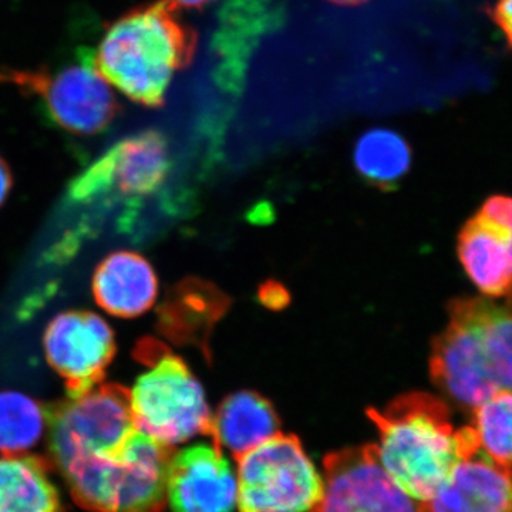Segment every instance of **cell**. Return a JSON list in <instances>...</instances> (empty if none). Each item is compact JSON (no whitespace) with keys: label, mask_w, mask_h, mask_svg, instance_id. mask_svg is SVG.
Here are the masks:
<instances>
[{"label":"cell","mask_w":512,"mask_h":512,"mask_svg":"<svg viewBox=\"0 0 512 512\" xmlns=\"http://www.w3.org/2000/svg\"><path fill=\"white\" fill-rule=\"evenodd\" d=\"M448 315L431 352L437 387L471 410L495 394L512 392V298L456 299Z\"/></svg>","instance_id":"cell-1"},{"label":"cell","mask_w":512,"mask_h":512,"mask_svg":"<svg viewBox=\"0 0 512 512\" xmlns=\"http://www.w3.org/2000/svg\"><path fill=\"white\" fill-rule=\"evenodd\" d=\"M367 414L379 430L376 447L384 470L421 503L436 493L461 458L478 451L473 429L457 430L447 404L431 394H406Z\"/></svg>","instance_id":"cell-2"},{"label":"cell","mask_w":512,"mask_h":512,"mask_svg":"<svg viewBox=\"0 0 512 512\" xmlns=\"http://www.w3.org/2000/svg\"><path fill=\"white\" fill-rule=\"evenodd\" d=\"M197 35L167 0L130 10L107 30L94 63L134 103L163 106L174 74L190 66Z\"/></svg>","instance_id":"cell-3"},{"label":"cell","mask_w":512,"mask_h":512,"mask_svg":"<svg viewBox=\"0 0 512 512\" xmlns=\"http://www.w3.org/2000/svg\"><path fill=\"white\" fill-rule=\"evenodd\" d=\"M173 456L136 430L116 453L79 461L62 474L77 503L92 512H161Z\"/></svg>","instance_id":"cell-4"},{"label":"cell","mask_w":512,"mask_h":512,"mask_svg":"<svg viewBox=\"0 0 512 512\" xmlns=\"http://www.w3.org/2000/svg\"><path fill=\"white\" fill-rule=\"evenodd\" d=\"M136 357L147 366L128 390L138 433L170 448L200 434L210 436V407L200 382L183 359L154 339L141 340Z\"/></svg>","instance_id":"cell-5"},{"label":"cell","mask_w":512,"mask_h":512,"mask_svg":"<svg viewBox=\"0 0 512 512\" xmlns=\"http://www.w3.org/2000/svg\"><path fill=\"white\" fill-rule=\"evenodd\" d=\"M52 460L60 473L74 463L116 453L136 431L130 393L119 384H97L47 410Z\"/></svg>","instance_id":"cell-6"},{"label":"cell","mask_w":512,"mask_h":512,"mask_svg":"<svg viewBox=\"0 0 512 512\" xmlns=\"http://www.w3.org/2000/svg\"><path fill=\"white\" fill-rule=\"evenodd\" d=\"M239 512H311L323 494V478L301 441L276 434L238 458Z\"/></svg>","instance_id":"cell-7"},{"label":"cell","mask_w":512,"mask_h":512,"mask_svg":"<svg viewBox=\"0 0 512 512\" xmlns=\"http://www.w3.org/2000/svg\"><path fill=\"white\" fill-rule=\"evenodd\" d=\"M13 83L39 97L49 120L76 136L101 133L120 111L94 63V50H80L73 63L57 72H13Z\"/></svg>","instance_id":"cell-8"},{"label":"cell","mask_w":512,"mask_h":512,"mask_svg":"<svg viewBox=\"0 0 512 512\" xmlns=\"http://www.w3.org/2000/svg\"><path fill=\"white\" fill-rule=\"evenodd\" d=\"M170 173L163 134L148 130L121 140L72 181L67 198L77 207L134 204L156 194Z\"/></svg>","instance_id":"cell-9"},{"label":"cell","mask_w":512,"mask_h":512,"mask_svg":"<svg viewBox=\"0 0 512 512\" xmlns=\"http://www.w3.org/2000/svg\"><path fill=\"white\" fill-rule=\"evenodd\" d=\"M323 467L322 498L311 512H426L386 473L375 444L329 454Z\"/></svg>","instance_id":"cell-10"},{"label":"cell","mask_w":512,"mask_h":512,"mask_svg":"<svg viewBox=\"0 0 512 512\" xmlns=\"http://www.w3.org/2000/svg\"><path fill=\"white\" fill-rule=\"evenodd\" d=\"M43 343L47 362L66 383L69 396L100 384L116 356L113 330L93 312L60 313L47 325Z\"/></svg>","instance_id":"cell-11"},{"label":"cell","mask_w":512,"mask_h":512,"mask_svg":"<svg viewBox=\"0 0 512 512\" xmlns=\"http://www.w3.org/2000/svg\"><path fill=\"white\" fill-rule=\"evenodd\" d=\"M237 494V477L221 448L192 446L174 454L167 483L174 512H232Z\"/></svg>","instance_id":"cell-12"},{"label":"cell","mask_w":512,"mask_h":512,"mask_svg":"<svg viewBox=\"0 0 512 512\" xmlns=\"http://www.w3.org/2000/svg\"><path fill=\"white\" fill-rule=\"evenodd\" d=\"M423 504L426 512H512V467L477 451L461 458Z\"/></svg>","instance_id":"cell-13"},{"label":"cell","mask_w":512,"mask_h":512,"mask_svg":"<svg viewBox=\"0 0 512 512\" xmlns=\"http://www.w3.org/2000/svg\"><path fill=\"white\" fill-rule=\"evenodd\" d=\"M93 295L100 308L117 318H137L154 305L158 281L153 266L131 251L110 254L97 266Z\"/></svg>","instance_id":"cell-14"},{"label":"cell","mask_w":512,"mask_h":512,"mask_svg":"<svg viewBox=\"0 0 512 512\" xmlns=\"http://www.w3.org/2000/svg\"><path fill=\"white\" fill-rule=\"evenodd\" d=\"M457 251L468 278L483 296L512 298V252L503 229L477 212L461 229Z\"/></svg>","instance_id":"cell-15"},{"label":"cell","mask_w":512,"mask_h":512,"mask_svg":"<svg viewBox=\"0 0 512 512\" xmlns=\"http://www.w3.org/2000/svg\"><path fill=\"white\" fill-rule=\"evenodd\" d=\"M279 434V419L274 407L254 392L231 394L212 416V444L228 450L235 460L252 448Z\"/></svg>","instance_id":"cell-16"},{"label":"cell","mask_w":512,"mask_h":512,"mask_svg":"<svg viewBox=\"0 0 512 512\" xmlns=\"http://www.w3.org/2000/svg\"><path fill=\"white\" fill-rule=\"evenodd\" d=\"M0 512H63L45 461L30 454L0 456Z\"/></svg>","instance_id":"cell-17"},{"label":"cell","mask_w":512,"mask_h":512,"mask_svg":"<svg viewBox=\"0 0 512 512\" xmlns=\"http://www.w3.org/2000/svg\"><path fill=\"white\" fill-rule=\"evenodd\" d=\"M412 164V150L396 131L373 128L357 141L355 165L367 181L390 187L402 180Z\"/></svg>","instance_id":"cell-18"},{"label":"cell","mask_w":512,"mask_h":512,"mask_svg":"<svg viewBox=\"0 0 512 512\" xmlns=\"http://www.w3.org/2000/svg\"><path fill=\"white\" fill-rule=\"evenodd\" d=\"M47 410L28 394L0 392V456L29 454L47 433Z\"/></svg>","instance_id":"cell-19"},{"label":"cell","mask_w":512,"mask_h":512,"mask_svg":"<svg viewBox=\"0 0 512 512\" xmlns=\"http://www.w3.org/2000/svg\"><path fill=\"white\" fill-rule=\"evenodd\" d=\"M470 427L483 456L512 467V392L495 394L476 407Z\"/></svg>","instance_id":"cell-20"},{"label":"cell","mask_w":512,"mask_h":512,"mask_svg":"<svg viewBox=\"0 0 512 512\" xmlns=\"http://www.w3.org/2000/svg\"><path fill=\"white\" fill-rule=\"evenodd\" d=\"M478 214L503 229L510 239L512 251V198L507 195H493L484 202Z\"/></svg>","instance_id":"cell-21"},{"label":"cell","mask_w":512,"mask_h":512,"mask_svg":"<svg viewBox=\"0 0 512 512\" xmlns=\"http://www.w3.org/2000/svg\"><path fill=\"white\" fill-rule=\"evenodd\" d=\"M490 18L503 33L508 47L512 49V0H497L491 6Z\"/></svg>","instance_id":"cell-22"},{"label":"cell","mask_w":512,"mask_h":512,"mask_svg":"<svg viewBox=\"0 0 512 512\" xmlns=\"http://www.w3.org/2000/svg\"><path fill=\"white\" fill-rule=\"evenodd\" d=\"M10 188H12V175H10L8 164L0 157V205L8 197Z\"/></svg>","instance_id":"cell-23"},{"label":"cell","mask_w":512,"mask_h":512,"mask_svg":"<svg viewBox=\"0 0 512 512\" xmlns=\"http://www.w3.org/2000/svg\"><path fill=\"white\" fill-rule=\"evenodd\" d=\"M167 2H170L177 9H202L204 6L214 2V0H167Z\"/></svg>","instance_id":"cell-24"},{"label":"cell","mask_w":512,"mask_h":512,"mask_svg":"<svg viewBox=\"0 0 512 512\" xmlns=\"http://www.w3.org/2000/svg\"><path fill=\"white\" fill-rule=\"evenodd\" d=\"M329 2L336 3V5L340 6H359L369 2V0H329Z\"/></svg>","instance_id":"cell-25"},{"label":"cell","mask_w":512,"mask_h":512,"mask_svg":"<svg viewBox=\"0 0 512 512\" xmlns=\"http://www.w3.org/2000/svg\"><path fill=\"white\" fill-rule=\"evenodd\" d=\"M2 83H13V72L12 73H0V84Z\"/></svg>","instance_id":"cell-26"}]
</instances>
